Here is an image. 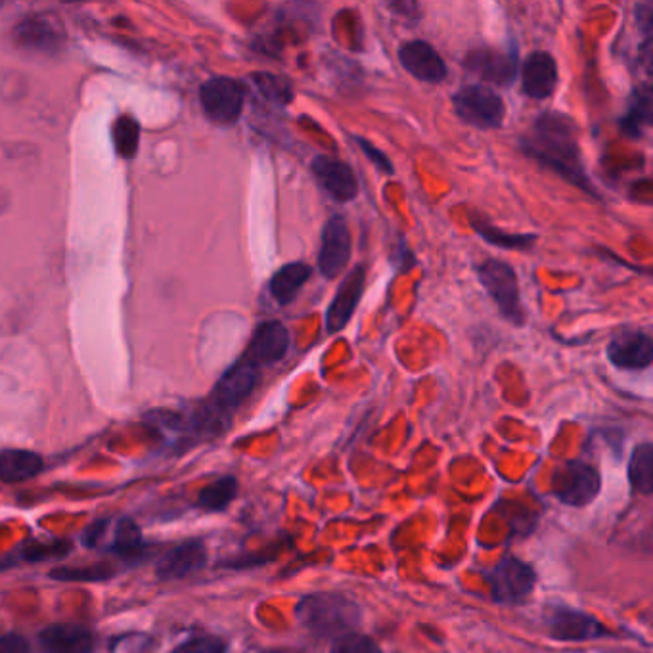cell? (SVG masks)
<instances>
[{
    "label": "cell",
    "mask_w": 653,
    "mask_h": 653,
    "mask_svg": "<svg viewBox=\"0 0 653 653\" xmlns=\"http://www.w3.org/2000/svg\"><path fill=\"white\" fill-rule=\"evenodd\" d=\"M520 150L542 167L554 171L569 184L583 190L584 194L600 197L584 169L577 123L565 113H541L531 131L521 136Z\"/></svg>",
    "instance_id": "cell-1"
},
{
    "label": "cell",
    "mask_w": 653,
    "mask_h": 653,
    "mask_svg": "<svg viewBox=\"0 0 653 653\" xmlns=\"http://www.w3.org/2000/svg\"><path fill=\"white\" fill-rule=\"evenodd\" d=\"M299 625L316 639H339L357 629L360 608L341 592H315L303 598L295 610Z\"/></svg>",
    "instance_id": "cell-2"
},
{
    "label": "cell",
    "mask_w": 653,
    "mask_h": 653,
    "mask_svg": "<svg viewBox=\"0 0 653 653\" xmlns=\"http://www.w3.org/2000/svg\"><path fill=\"white\" fill-rule=\"evenodd\" d=\"M259 366L244 357L218 379L210 402L205 405V412L221 431L231 420L232 412L253 394L259 381Z\"/></svg>",
    "instance_id": "cell-3"
},
{
    "label": "cell",
    "mask_w": 653,
    "mask_h": 653,
    "mask_svg": "<svg viewBox=\"0 0 653 653\" xmlns=\"http://www.w3.org/2000/svg\"><path fill=\"white\" fill-rule=\"evenodd\" d=\"M476 274L484 292L497 303L502 318L518 328L526 326L527 310L521 302L520 282L516 271L504 261L484 259L476 267Z\"/></svg>",
    "instance_id": "cell-4"
},
{
    "label": "cell",
    "mask_w": 653,
    "mask_h": 653,
    "mask_svg": "<svg viewBox=\"0 0 653 653\" xmlns=\"http://www.w3.org/2000/svg\"><path fill=\"white\" fill-rule=\"evenodd\" d=\"M452 105L463 123L481 131H491L504 125V100L499 92L484 84H466L452 96Z\"/></svg>",
    "instance_id": "cell-5"
},
{
    "label": "cell",
    "mask_w": 653,
    "mask_h": 653,
    "mask_svg": "<svg viewBox=\"0 0 653 653\" xmlns=\"http://www.w3.org/2000/svg\"><path fill=\"white\" fill-rule=\"evenodd\" d=\"M200 100L205 115L218 125H234L244 110L246 89L231 78H213L205 81Z\"/></svg>",
    "instance_id": "cell-6"
},
{
    "label": "cell",
    "mask_w": 653,
    "mask_h": 653,
    "mask_svg": "<svg viewBox=\"0 0 653 653\" xmlns=\"http://www.w3.org/2000/svg\"><path fill=\"white\" fill-rule=\"evenodd\" d=\"M492 600L499 604H521L533 594L537 575L529 563L518 558H504L489 577Z\"/></svg>",
    "instance_id": "cell-7"
},
{
    "label": "cell",
    "mask_w": 653,
    "mask_h": 653,
    "mask_svg": "<svg viewBox=\"0 0 653 653\" xmlns=\"http://www.w3.org/2000/svg\"><path fill=\"white\" fill-rule=\"evenodd\" d=\"M602 479L596 468L584 462H568L555 470L552 491L563 504L586 506L596 499Z\"/></svg>",
    "instance_id": "cell-8"
},
{
    "label": "cell",
    "mask_w": 653,
    "mask_h": 653,
    "mask_svg": "<svg viewBox=\"0 0 653 653\" xmlns=\"http://www.w3.org/2000/svg\"><path fill=\"white\" fill-rule=\"evenodd\" d=\"M351 259V232L341 215L326 221L323 228V246L318 252V271L326 280H334L345 273Z\"/></svg>",
    "instance_id": "cell-9"
},
{
    "label": "cell",
    "mask_w": 653,
    "mask_h": 653,
    "mask_svg": "<svg viewBox=\"0 0 653 653\" xmlns=\"http://www.w3.org/2000/svg\"><path fill=\"white\" fill-rule=\"evenodd\" d=\"M463 70L484 83L510 86L518 75V57L513 52L481 47L463 57Z\"/></svg>",
    "instance_id": "cell-10"
},
{
    "label": "cell",
    "mask_w": 653,
    "mask_h": 653,
    "mask_svg": "<svg viewBox=\"0 0 653 653\" xmlns=\"http://www.w3.org/2000/svg\"><path fill=\"white\" fill-rule=\"evenodd\" d=\"M548 634L562 642H584V640L604 639L608 634L596 618H592L584 611L571 610V608H555L547 621Z\"/></svg>",
    "instance_id": "cell-11"
},
{
    "label": "cell",
    "mask_w": 653,
    "mask_h": 653,
    "mask_svg": "<svg viewBox=\"0 0 653 653\" xmlns=\"http://www.w3.org/2000/svg\"><path fill=\"white\" fill-rule=\"evenodd\" d=\"M608 358L621 370H644L652 365V337L640 330L619 331L608 345Z\"/></svg>",
    "instance_id": "cell-12"
},
{
    "label": "cell",
    "mask_w": 653,
    "mask_h": 653,
    "mask_svg": "<svg viewBox=\"0 0 653 653\" xmlns=\"http://www.w3.org/2000/svg\"><path fill=\"white\" fill-rule=\"evenodd\" d=\"M310 171L320 184L336 202H351L358 196V181L353 169L347 163L339 162L330 155H316L310 162Z\"/></svg>",
    "instance_id": "cell-13"
},
{
    "label": "cell",
    "mask_w": 653,
    "mask_h": 653,
    "mask_svg": "<svg viewBox=\"0 0 653 653\" xmlns=\"http://www.w3.org/2000/svg\"><path fill=\"white\" fill-rule=\"evenodd\" d=\"M399 62L405 70L424 83H441L449 75V68L429 42L408 41L400 47Z\"/></svg>",
    "instance_id": "cell-14"
},
{
    "label": "cell",
    "mask_w": 653,
    "mask_h": 653,
    "mask_svg": "<svg viewBox=\"0 0 653 653\" xmlns=\"http://www.w3.org/2000/svg\"><path fill=\"white\" fill-rule=\"evenodd\" d=\"M366 271L365 267L353 268L347 273L341 286L337 288L336 297L326 313V330L330 334L344 330L347 324L351 323L353 315L357 310L363 292H365Z\"/></svg>",
    "instance_id": "cell-15"
},
{
    "label": "cell",
    "mask_w": 653,
    "mask_h": 653,
    "mask_svg": "<svg viewBox=\"0 0 653 653\" xmlns=\"http://www.w3.org/2000/svg\"><path fill=\"white\" fill-rule=\"evenodd\" d=\"M289 347V334L278 320L259 324L253 331L247 347L246 358L259 366L274 365L286 357Z\"/></svg>",
    "instance_id": "cell-16"
},
{
    "label": "cell",
    "mask_w": 653,
    "mask_h": 653,
    "mask_svg": "<svg viewBox=\"0 0 653 653\" xmlns=\"http://www.w3.org/2000/svg\"><path fill=\"white\" fill-rule=\"evenodd\" d=\"M521 84L529 99L547 100L558 86V63L548 52H533L521 70Z\"/></svg>",
    "instance_id": "cell-17"
},
{
    "label": "cell",
    "mask_w": 653,
    "mask_h": 653,
    "mask_svg": "<svg viewBox=\"0 0 653 653\" xmlns=\"http://www.w3.org/2000/svg\"><path fill=\"white\" fill-rule=\"evenodd\" d=\"M44 653H94V634L79 623H54L41 632Z\"/></svg>",
    "instance_id": "cell-18"
},
{
    "label": "cell",
    "mask_w": 653,
    "mask_h": 653,
    "mask_svg": "<svg viewBox=\"0 0 653 653\" xmlns=\"http://www.w3.org/2000/svg\"><path fill=\"white\" fill-rule=\"evenodd\" d=\"M207 562V548L202 541H186L178 547L171 548L167 554L163 555L155 573L163 581H175L196 573Z\"/></svg>",
    "instance_id": "cell-19"
},
{
    "label": "cell",
    "mask_w": 653,
    "mask_h": 653,
    "mask_svg": "<svg viewBox=\"0 0 653 653\" xmlns=\"http://www.w3.org/2000/svg\"><path fill=\"white\" fill-rule=\"evenodd\" d=\"M653 121V102L652 91L650 86H639L634 89L626 104V113L619 120V129L621 133L632 139V141H639L644 136Z\"/></svg>",
    "instance_id": "cell-20"
},
{
    "label": "cell",
    "mask_w": 653,
    "mask_h": 653,
    "mask_svg": "<svg viewBox=\"0 0 653 653\" xmlns=\"http://www.w3.org/2000/svg\"><path fill=\"white\" fill-rule=\"evenodd\" d=\"M44 470V460L33 450L8 449L0 452V481L23 483L37 478Z\"/></svg>",
    "instance_id": "cell-21"
},
{
    "label": "cell",
    "mask_w": 653,
    "mask_h": 653,
    "mask_svg": "<svg viewBox=\"0 0 653 653\" xmlns=\"http://www.w3.org/2000/svg\"><path fill=\"white\" fill-rule=\"evenodd\" d=\"M310 276H313V267L303 263V261H295L274 274L273 280L268 284L271 288V295H273L274 302L286 307L289 303H294L297 299L299 289L307 284Z\"/></svg>",
    "instance_id": "cell-22"
},
{
    "label": "cell",
    "mask_w": 653,
    "mask_h": 653,
    "mask_svg": "<svg viewBox=\"0 0 653 653\" xmlns=\"http://www.w3.org/2000/svg\"><path fill=\"white\" fill-rule=\"evenodd\" d=\"M470 223L473 231L478 232L487 244L502 247L508 252H529V249H533L534 242H537V234H529V232L527 234H510V232L491 225L484 217L479 218L471 215Z\"/></svg>",
    "instance_id": "cell-23"
},
{
    "label": "cell",
    "mask_w": 653,
    "mask_h": 653,
    "mask_svg": "<svg viewBox=\"0 0 653 653\" xmlns=\"http://www.w3.org/2000/svg\"><path fill=\"white\" fill-rule=\"evenodd\" d=\"M142 550H144V539H142L141 527L136 526L131 518H121L113 527L110 552L121 560H136L141 558Z\"/></svg>",
    "instance_id": "cell-24"
},
{
    "label": "cell",
    "mask_w": 653,
    "mask_h": 653,
    "mask_svg": "<svg viewBox=\"0 0 653 653\" xmlns=\"http://www.w3.org/2000/svg\"><path fill=\"white\" fill-rule=\"evenodd\" d=\"M238 494V481L234 476H223L205 484L197 497V504L205 512H223Z\"/></svg>",
    "instance_id": "cell-25"
},
{
    "label": "cell",
    "mask_w": 653,
    "mask_h": 653,
    "mask_svg": "<svg viewBox=\"0 0 653 653\" xmlns=\"http://www.w3.org/2000/svg\"><path fill=\"white\" fill-rule=\"evenodd\" d=\"M629 479L632 489L640 494H652L653 491V447L652 442H642L632 452L629 463Z\"/></svg>",
    "instance_id": "cell-26"
},
{
    "label": "cell",
    "mask_w": 653,
    "mask_h": 653,
    "mask_svg": "<svg viewBox=\"0 0 653 653\" xmlns=\"http://www.w3.org/2000/svg\"><path fill=\"white\" fill-rule=\"evenodd\" d=\"M252 79L261 96L267 99L271 104L280 105V108L292 104L295 92L289 79L274 75V73H255Z\"/></svg>",
    "instance_id": "cell-27"
},
{
    "label": "cell",
    "mask_w": 653,
    "mask_h": 653,
    "mask_svg": "<svg viewBox=\"0 0 653 653\" xmlns=\"http://www.w3.org/2000/svg\"><path fill=\"white\" fill-rule=\"evenodd\" d=\"M115 575L110 565L94 563V565H79V568H57L50 571V577L65 583H99Z\"/></svg>",
    "instance_id": "cell-28"
},
{
    "label": "cell",
    "mask_w": 653,
    "mask_h": 653,
    "mask_svg": "<svg viewBox=\"0 0 653 653\" xmlns=\"http://www.w3.org/2000/svg\"><path fill=\"white\" fill-rule=\"evenodd\" d=\"M139 139H141V126H139V123L133 118L123 115V118L115 121V125H113V142H115L118 154L121 157L131 160L136 154Z\"/></svg>",
    "instance_id": "cell-29"
},
{
    "label": "cell",
    "mask_w": 653,
    "mask_h": 653,
    "mask_svg": "<svg viewBox=\"0 0 653 653\" xmlns=\"http://www.w3.org/2000/svg\"><path fill=\"white\" fill-rule=\"evenodd\" d=\"M71 552V544L68 541L54 542H31L21 550V558L28 562H42L49 558H63Z\"/></svg>",
    "instance_id": "cell-30"
},
{
    "label": "cell",
    "mask_w": 653,
    "mask_h": 653,
    "mask_svg": "<svg viewBox=\"0 0 653 653\" xmlns=\"http://www.w3.org/2000/svg\"><path fill=\"white\" fill-rule=\"evenodd\" d=\"M330 653H381V650L370 636L349 632L334 640Z\"/></svg>",
    "instance_id": "cell-31"
},
{
    "label": "cell",
    "mask_w": 653,
    "mask_h": 653,
    "mask_svg": "<svg viewBox=\"0 0 653 653\" xmlns=\"http://www.w3.org/2000/svg\"><path fill=\"white\" fill-rule=\"evenodd\" d=\"M173 653H226V644L217 636H196L183 642Z\"/></svg>",
    "instance_id": "cell-32"
},
{
    "label": "cell",
    "mask_w": 653,
    "mask_h": 653,
    "mask_svg": "<svg viewBox=\"0 0 653 653\" xmlns=\"http://www.w3.org/2000/svg\"><path fill=\"white\" fill-rule=\"evenodd\" d=\"M355 142H357L358 147L365 152L366 157H368V160H370V162H373L374 165H376V167L381 171V173H386V175H394V163H391V160H389V157H387V155L384 154L381 150H378V147L374 146L373 142L366 141V139H363V136H355Z\"/></svg>",
    "instance_id": "cell-33"
},
{
    "label": "cell",
    "mask_w": 653,
    "mask_h": 653,
    "mask_svg": "<svg viewBox=\"0 0 653 653\" xmlns=\"http://www.w3.org/2000/svg\"><path fill=\"white\" fill-rule=\"evenodd\" d=\"M110 531V520H96L91 526L84 529L83 534H81V542H83V547L86 548H99L102 544V541L105 539V534Z\"/></svg>",
    "instance_id": "cell-34"
},
{
    "label": "cell",
    "mask_w": 653,
    "mask_h": 653,
    "mask_svg": "<svg viewBox=\"0 0 653 653\" xmlns=\"http://www.w3.org/2000/svg\"><path fill=\"white\" fill-rule=\"evenodd\" d=\"M0 653H33L31 644L21 634H2L0 636Z\"/></svg>",
    "instance_id": "cell-35"
},
{
    "label": "cell",
    "mask_w": 653,
    "mask_h": 653,
    "mask_svg": "<svg viewBox=\"0 0 653 653\" xmlns=\"http://www.w3.org/2000/svg\"><path fill=\"white\" fill-rule=\"evenodd\" d=\"M389 10L395 12V14L400 16V18H407V20L418 21L420 20V7L416 4V2H408V0H402V2H391L389 4Z\"/></svg>",
    "instance_id": "cell-36"
},
{
    "label": "cell",
    "mask_w": 653,
    "mask_h": 653,
    "mask_svg": "<svg viewBox=\"0 0 653 653\" xmlns=\"http://www.w3.org/2000/svg\"><path fill=\"white\" fill-rule=\"evenodd\" d=\"M265 653H294V652H288V650H271V652H265Z\"/></svg>",
    "instance_id": "cell-37"
}]
</instances>
